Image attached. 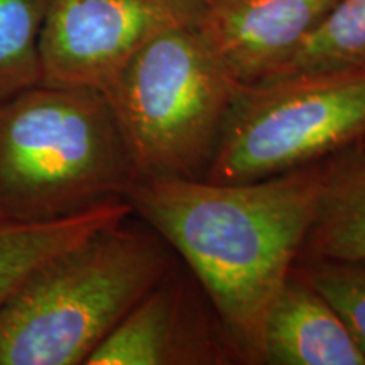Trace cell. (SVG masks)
<instances>
[{
    "mask_svg": "<svg viewBox=\"0 0 365 365\" xmlns=\"http://www.w3.org/2000/svg\"><path fill=\"white\" fill-rule=\"evenodd\" d=\"M132 213L125 198L53 218L24 222L0 215V307L27 277L103 228L125 222Z\"/></svg>",
    "mask_w": 365,
    "mask_h": 365,
    "instance_id": "9",
    "label": "cell"
},
{
    "mask_svg": "<svg viewBox=\"0 0 365 365\" xmlns=\"http://www.w3.org/2000/svg\"><path fill=\"white\" fill-rule=\"evenodd\" d=\"M203 2H205V4H207V2H210V0H203Z\"/></svg>",
    "mask_w": 365,
    "mask_h": 365,
    "instance_id": "15",
    "label": "cell"
},
{
    "mask_svg": "<svg viewBox=\"0 0 365 365\" xmlns=\"http://www.w3.org/2000/svg\"><path fill=\"white\" fill-rule=\"evenodd\" d=\"M293 274L335 308L365 352V261L307 259Z\"/></svg>",
    "mask_w": 365,
    "mask_h": 365,
    "instance_id": "14",
    "label": "cell"
},
{
    "mask_svg": "<svg viewBox=\"0 0 365 365\" xmlns=\"http://www.w3.org/2000/svg\"><path fill=\"white\" fill-rule=\"evenodd\" d=\"M135 181L102 91L41 83L0 100V215L53 220Z\"/></svg>",
    "mask_w": 365,
    "mask_h": 365,
    "instance_id": "2",
    "label": "cell"
},
{
    "mask_svg": "<svg viewBox=\"0 0 365 365\" xmlns=\"http://www.w3.org/2000/svg\"><path fill=\"white\" fill-rule=\"evenodd\" d=\"M340 0H210L196 27L239 83L267 78Z\"/></svg>",
    "mask_w": 365,
    "mask_h": 365,
    "instance_id": "7",
    "label": "cell"
},
{
    "mask_svg": "<svg viewBox=\"0 0 365 365\" xmlns=\"http://www.w3.org/2000/svg\"><path fill=\"white\" fill-rule=\"evenodd\" d=\"M261 359L277 365H365V352L340 314L293 272L267 309Z\"/></svg>",
    "mask_w": 365,
    "mask_h": 365,
    "instance_id": "8",
    "label": "cell"
},
{
    "mask_svg": "<svg viewBox=\"0 0 365 365\" xmlns=\"http://www.w3.org/2000/svg\"><path fill=\"white\" fill-rule=\"evenodd\" d=\"M313 73H365V0H340L267 78Z\"/></svg>",
    "mask_w": 365,
    "mask_h": 365,
    "instance_id": "12",
    "label": "cell"
},
{
    "mask_svg": "<svg viewBox=\"0 0 365 365\" xmlns=\"http://www.w3.org/2000/svg\"><path fill=\"white\" fill-rule=\"evenodd\" d=\"M242 85L196 24L145 44L102 90L135 180L205 176Z\"/></svg>",
    "mask_w": 365,
    "mask_h": 365,
    "instance_id": "4",
    "label": "cell"
},
{
    "mask_svg": "<svg viewBox=\"0 0 365 365\" xmlns=\"http://www.w3.org/2000/svg\"><path fill=\"white\" fill-rule=\"evenodd\" d=\"M307 259L365 261V148L325 168Z\"/></svg>",
    "mask_w": 365,
    "mask_h": 365,
    "instance_id": "10",
    "label": "cell"
},
{
    "mask_svg": "<svg viewBox=\"0 0 365 365\" xmlns=\"http://www.w3.org/2000/svg\"><path fill=\"white\" fill-rule=\"evenodd\" d=\"M325 168L255 181L135 180L124 198L182 255L228 331L261 357L272 299L293 272L318 210Z\"/></svg>",
    "mask_w": 365,
    "mask_h": 365,
    "instance_id": "1",
    "label": "cell"
},
{
    "mask_svg": "<svg viewBox=\"0 0 365 365\" xmlns=\"http://www.w3.org/2000/svg\"><path fill=\"white\" fill-rule=\"evenodd\" d=\"M203 0H48L41 81L102 91L145 44L196 24Z\"/></svg>",
    "mask_w": 365,
    "mask_h": 365,
    "instance_id": "6",
    "label": "cell"
},
{
    "mask_svg": "<svg viewBox=\"0 0 365 365\" xmlns=\"http://www.w3.org/2000/svg\"><path fill=\"white\" fill-rule=\"evenodd\" d=\"M365 134V73H313L244 83L205 180H264L309 166Z\"/></svg>",
    "mask_w": 365,
    "mask_h": 365,
    "instance_id": "5",
    "label": "cell"
},
{
    "mask_svg": "<svg viewBox=\"0 0 365 365\" xmlns=\"http://www.w3.org/2000/svg\"><path fill=\"white\" fill-rule=\"evenodd\" d=\"M148 235L103 228L29 276L0 307V365H76L161 282Z\"/></svg>",
    "mask_w": 365,
    "mask_h": 365,
    "instance_id": "3",
    "label": "cell"
},
{
    "mask_svg": "<svg viewBox=\"0 0 365 365\" xmlns=\"http://www.w3.org/2000/svg\"><path fill=\"white\" fill-rule=\"evenodd\" d=\"M48 0H0V100L41 83L39 34Z\"/></svg>",
    "mask_w": 365,
    "mask_h": 365,
    "instance_id": "13",
    "label": "cell"
},
{
    "mask_svg": "<svg viewBox=\"0 0 365 365\" xmlns=\"http://www.w3.org/2000/svg\"><path fill=\"white\" fill-rule=\"evenodd\" d=\"M176 293L156 286L88 355V365H163L182 362Z\"/></svg>",
    "mask_w": 365,
    "mask_h": 365,
    "instance_id": "11",
    "label": "cell"
}]
</instances>
